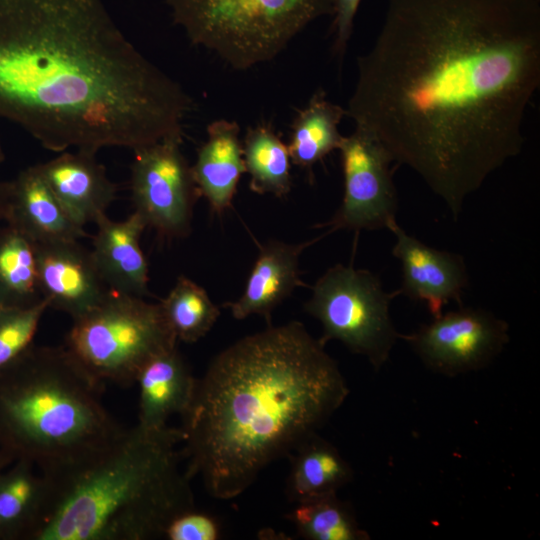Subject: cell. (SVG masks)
<instances>
[{"mask_svg": "<svg viewBox=\"0 0 540 540\" xmlns=\"http://www.w3.org/2000/svg\"><path fill=\"white\" fill-rule=\"evenodd\" d=\"M305 311L322 325L319 341H340L379 370L400 337L390 317L396 290L386 292L380 279L352 263L335 264L311 286Z\"/></svg>", "mask_w": 540, "mask_h": 540, "instance_id": "cell-8", "label": "cell"}, {"mask_svg": "<svg viewBox=\"0 0 540 540\" xmlns=\"http://www.w3.org/2000/svg\"><path fill=\"white\" fill-rule=\"evenodd\" d=\"M11 463L12 462L2 452H0V475L9 465H11Z\"/></svg>", "mask_w": 540, "mask_h": 540, "instance_id": "cell-31", "label": "cell"}, {"mask_svg": "<svg viewBox=\"0 0 540 540\" xmlns=\"http://www.w3.org/2000/svg\"><path fill=\"white\" fill-rule=\"evenodd\" d=\"M10 181H0V223L4 222L10 196Z\"/></svg>", "mask_w": 540, "mask_h": 540, "instance_id": "cell-30", "label": "cell"}, {"mask_svg": "<svg viewBox=\"0 0 540 540\" xmlns=\"http://www.w3.org/2000/svg\"><path fill=\"white\" fill-rule=\"evenodd\" d=\"M362 0H332L333 53L341 60L352 36L354 19Z\"/></svg>", "mask_w": 540, "mask_h": 540, "instance_id": "cell-29", "label": "cell"}, {"mask_svg": "<svg viewBox=\"0 0 540 540\" xmlns=\"http://www.w3.org/2000/svg\"><path fill=\"white\" fill-rule=\"evenodd\" d=\"M286 515L307 540H368L369 534L358 524L351 506L337 493L295 504Z\"/></svg>", "mask_w": 540, "mask_h": 540, "instance_id": "cell-26", "label": "cell"}, {"mask_svg": "<svg viewBox=\"0 0 540 540\" xmlns=\"http://www.w3.org/2000/svg\"><path fill=\"white\" fill-rule=\"evenodd\" d=\"M10 196L4 223L36 243L79 240L86 237L56 198L38 165L22 170L10 181Z\"/></svg>", "mask_w": 540, "mask_h": 540, "instance_id": "cell-17", "label": "cell"}, {"mask_svg": "<svg viewBox=\"0 0 540 540\" xmlns=\"http://www.w3.org/2000/svg\"><path fill=\"white\" fill-rule=\"evenodd\" d=\"M39 287L49 308L75 320L100 305L112 292L91 255L77 240L35 244Z\"/></svg>", "mask_w": 540, "mask_h": 540, "instance_id": "cell-13", "label": "cell"}, {"mask_svg": "<svg viewBox=\"0 0 540 540\" xmlns=\"http://www.w3.org/2000/svg\"><path fill=\"white\" fill-rule=\"evenodd\" d=\"M49 482L29 462L17 460L0 475V540H29L49 498Z\"/></svg>", "mask_w": 540, "mask_h": 540, "instance_id": "cell-20", "label": "cell"}, {"mask_svg": "<svg viewBox=\"0 0 540 540\" xmlns=\"http://www.w3.org/2000/svg\"><path fill=\"white\" fill-rule=\"evenodd\" d=\"M327 235L325 231L314 239L300 243L270 240L260 245L242 295L235 301L224 303L223 307L228 308L236 320L259 315L271 325L272 313L278 305L296 288L307 286L301 279L300 255Z\"/></svg>", "mask_w": 540, "mask_h": 540, "instance_id": "cell-14", "label": "cell"}, {"mask_svg": "<svg viewBox=\"0 0 540 540\" xmlns=\"http://www.w3.org/2000/svg\"><path fill=\"white\" fill-rule=\"evenodd\" d=\"M190 108L102 0H0V120L44 148L135 151L182 137Z\"/></svg>", "mask_w": 540, "mask_h": 540, "instance_id": "cell-2", "label": "cell"}, {"mask_svg": "<svg viewBox=\"0 0 540 540\" xmlns=\"http://www.w3.org/2000/svg\"><path fill=\"white\" fill-rule=\"evenodd\" d=\"M348 394L337 362L301 322L245 336L215 356L181 415L185 473L213 498H235Z\"/></svg>", "mask_w": 540, "mask_h": 540, "instance_id": "cell-3", "label": "cell"}, {"mask_svg": "<svg viewBox=\"0 0 540 540\" xmlns=\"http://www.w3.org/2000/svg\"><path fill=\"white\" fill-rule=\"evenodd\" d=\"M242 145L251 191L285 197L292 187L288 145L270 125L249 128Z\"/></svg>", "mask_w": 540, "mask_h": 540, "instance_id": "cell-24", "label": "cell"}, {"mask_svg": "<svg viewBox=\"0 0 540 540\" xmlns=\"http://www.w3.org/2000/svg\"><path fill=\"white\" fill-rule=\"evenodd\" d=\"M63 346L34 344L0 372V452L54 477L95 457L125 430Z\"/></svg>", "mask_w": 540, "mask_h": 540, "instance_id": "cell-5", "label": "cell"}, {"mask_svg": "<svg viewBox=\"0 0 540 540\" xmlns=\"http://www.w3.org/2000/svg\"><path fill=\"white\" fill-rule=\"evenodd\" d=\"M239 134L240 127L235 121H213L191 166L200 196L217 215L231 206L240 178L246 172Z\"/></svg>", "mask_w": 540, "mask_h": 540, "instance_id": "cell-18", "label": "cell"}, {"mask_svg": "<svg viewBox=\"0 0 540 540\" xmlns=\"http://www.w3.org/2000/svg\"><path fill=\"white\" fill-rule=\"evenodd\" d=\"M163 314L177 341L195 343L212 329L220 309L207 291L181 275L160 302Z\"/></svg>", "mask_w": 540, "mask_h": 540, "instance_id": "cell-25", "label": "cell"}, {"mask_svg": "<svg viewBox=\"0 0 540 540\" xmlns=\"http://www.w3.org/2000/svg\"><path fill=\"white\" fill-rule=\"evenodd\" d=\"M345 116V108L328 100L322 88L317 89L291 125V162L312 175L316 163L338 150L343 139L338 127Z\"/></svg>", "mask_w": 540, "mask_h": 540, "instance_id": "cell-22", "label": "cell"}, {"mask_svg": "<svg viewBox=\"0 0 540 540\" xmlns=\"http://www.w3.org/2000/svg\"><path fill=\"white\" fill-rule=\"evenodd\" d=\"M181 142L182 137H170L137 149L131 165L134 212L147 227L171 239L190 233L194 206L200 196Z\"/></svg>", "mask_w": 540, "mask_h": 540, "instance_id": "cell-10", "label": "cell"}, {"mask_svg": "<svg viewBox=\"0 0 540 540\" xmlns=\"http://www.w3.org/2000/svg\"><path fill=\"white\" fill-rule=\"evenodd\" d=\"M286 494L295 504L335 494L353 478V470L339 451L317 433L290 455Z\"/></svg>", "mask_w": 540, "mask_h": 540, "instance_id": "cell-21", "label": "cell"}, {"mask_svg": "<svg viewBox=\"0 0 540 540\" xmlns=\"http://www.w3.org/2000/svg\"><path fill=\"white\" fill-rule=\"evenodd\" d=\"M197 379L177 346L149 360L139 372V412L137 425L147 430L165 428L173 414L187 409Z\"/></svg>", "mask_w": 540, "mask_h": 540, "instance_id": "cell-19", "label": "cell"}, {"mask_svg": "<svg viewBox=\"0 0 540 540\" xmlns=\"http://www.w3.org/2000/svg\"><path fill=\"white\" fill-rule=\"evenodd\" d=\"M4 160V153H3V149L1 147V144H0V163Z\"/></svg>", "mask_w": 540, "mask_h": 540, "instance_id": "cell-32", "label": "cell"}, {"mask_svg": "<svg viewBox=\"0 0 540 540\" xmlns=\"http://www.w3.org/2000/svg\"><path fill=\"white\" fill-rule=\"evenodd\" d=\"M91 255L110 291L144 298L149 295V267L140 239L147 228L136 212L115 221L107 214L96 222Z\"/></svg>", "mask_w": 540, "mask_h": 540, "instance_id": "cell-16", "label": "cell"}, {"mask_svg": "<svg viewBox=\"0 0 540 540\" xmlns=\"http://www.w3.org/2000/svg\"><path fill=\"white\" fill-rule=\"evenodd\" d=\"M346 116L457 220L523 147L540 85V0H387Z\"/></svg>", "mask_w": 540, "mask_h": 540, "instance_id": "cell-1", "label": "cell"}, {"mask_svg": "<svg viewBox=\"0 0 540 540\" xmlns=\"http://www.w3.org/2000/svg\"><path fill=\"white\" fill-rule=\"evenodd\" d=\"M343 173V197L332 218L317 228L329 234L338 230H380L396 222L397 190L390 153L372 133L355 126L338 148Z\"/></svg>", "mask_w": 540, "mask_h": 540, "instance_id": "cell-9", "label": "cell"}, {"mask_svg": "<svg viewBox=\"0 0 540 540\" xmlns=\"http://www.w3.org/2000/svg\"><path fill=\"white\" fill-rule=\"evenodd\" d=\"M387 230L395 236L392 255L401 266L402 280L397 295L422 302L433 318L441 315L451 301L462 306V296L469 284L464 257L428 246L408 234L397 221Z\"/></svg>", "mask_w": 540, "mask_h": 540, "instance_id": "cell-12", "label": "cell"}, {"mask_svg": "<svg viewBox=\"0 0 540 540\" xmlns=\"http://www.w3.org/2000/svg\"><path fill=\"white\" fill-rule=\"evenodd\" d=\"M182 441L180 428L136 425L87 462L45 477L48 503L29 540L163 539L175 517L195 508Z\"/></svg>", "mask_w": 540, "mask_h": 540, "instance_id": "cell-4", "label": "cell"}, {"mask_svg": "<svg viewBox=\"0 0 540 540\" xmlns=\"http://www.w3.org/2000/svg\"><path fill=\"white\" fill-rule=\"evenodd\" d=\"M431 370L457 376L488 366L510 340L508 323L472 307L442 313L409 334H400Z\"/></svg>", "mask_w": 540, "mask_h": 540, "instance_id": "cell-11", "label": "cell"}, {"mask_svg": "<svg viewBox=\"0 0 540 540\" xmlns=\"http://www.w3.org/2000/svg\"><path fill=\"white\" fill-rule=\"evenodd\" d=\"M48 308L45 298L29 307L0 308V372L33 345L41 318Z\"/></svg>", "mask_w": 540, "mask_h": 540, "instance_id": "cell-27", "label": "cell"}, {"mask_svg": "<svg viewBox=\"0 0 540 540\" xmlns=\"http://www.w3.org/2000/svg\"><path fill=\"white\" fill-rule=\"evenodd\" d=\"M95 155L63 151L57 157L37 164L56 198L83 228L106 215L117 196V185L109 179Z\"/></svg>", "mask_w": 540, "mask_h": 540, "instance_id": "cell-15", "label": "cell"}, {"mask_svg": "<svg viewBox=\"0 0 540 540\" xmlns=\"http://www.w3.org/2000/svg\"><path fill=\"white\" fill-rule=\"evenodd\" d=\"M43 299L35 243L5 223L0 226V308L29 307Z\"/></svg>", "mask_w": 540, "mask_h": 540, "instance_id": "cell-23", "label": "cell"}, {"mask_svg": "<svg viewBox=\"0 0 540 540\" xmlns=\"http://www.w3.org/2000/svg\"><path fill=\"white\" fill-rule=\"evenodd\" d=\"M189 41L236 70L273 60L332 0H167Z\"/></svg>", "mask_w": 540, "mask_h": 540, "instance_id": "cell-6", "label": "cell"}, {"mask_svg": "<svg viewBox=\"0 0 540 540\" xmlns=\"http://www.w3.org/2000/svg\"><path fill=\"white\" fill-rule=\"evenodd\" d=\"M220 526L209 514L188 510L175 517L167 526L163 539L167 540H217Z\"/></svg>", "mask_w": 540, "mask_h": 540, "instance_id": "cell-28", "label": "cell"}, {"mask_svg": "<svg viewBox=\"0 0 540 540\" xmlns=\"http://www.w3.org/2000/svg\"><path fill=\"white\" fill-rule=\"evenodd\" d=\"M177 342L160 303L111 292L73 320L64 346L97 382L128 386L149 360Z\"/></svg>", "mask_w": 540, "mask_h": 540, "instance_id": "cell-7", "label": "cell"}]
</instances>
